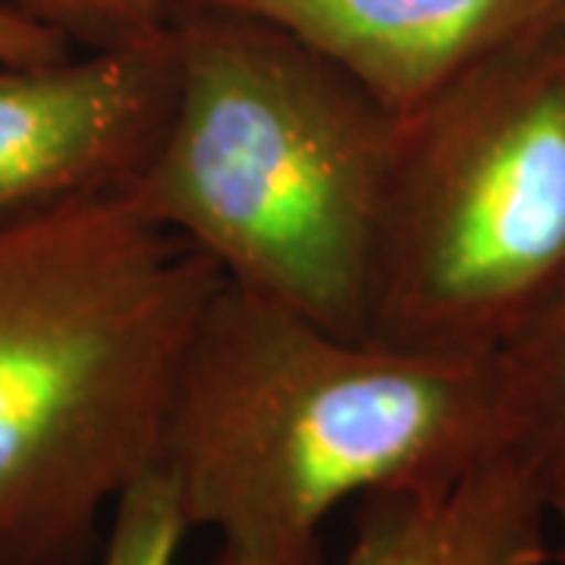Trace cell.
<instances>
[{
	"mask_svg": "<svg viewBox=\"0 0 565 565\" xmlns=\"http://www.w3.org/2000/svg\"><path fill=\"white\" fill-rule=\"evenodd\" d=\"M515 446L500 355L340 337L221 282L182 355L161 459L221 565H321L345 500L440 493Z\"/></svg>",
	"mask_w": 565,
	"mask_h": 565,
	"instance_id": "cell-1",
	"label": "cell"
},
{
	"mask_svg": "<svg viewBox=\"0 0 565 565\" xmlns=\"http://www.w3.org/2000/svg\"><path fill=\"white\" fill-rule=\"evenodd\" d=\"M223 274L120 192L0 223V565H88Z\"/></svg>",
	"mask_w": 565,
	"mask_h": 565,
	"instance_id": "cell-2",
	"label": "cell"
},
{
	"mask_svg": "<svg viewBox=\"0 0 565 565\" xmlns=\"http://www.w3.org/2000/svg\"><path fill=\"white\" fill-rule=\"evenodd\" d=\"M170 39L173 102L120 195L226 282L364 340L399 117L277 25L173 7Z\"/></svg>",
	"mask_w": 565,
	"mask_h": 565,
	"instance_id": "cell-3",
	"label": "cell"
},
{
	"mask_svg": "<svg viewBox=\"0 0 565 565\" xmlns=\"http://www.w3.org/2000/svg\"><path fill=\"white\" fill-rule=\"evenodd\" d=\"M565 299V13L399 117L364 340L493 355Z\"/></svg>",
	"mask_w": 565,
	"mask_h": 565,
	"instance_id": "cell-4",
	"label": "cell"
},
{
	"mask_svg": "<svg viewBox=\"0 0 565 565\" xmlns=\"http://www.w3.org/2000/svg\"><path fill=\"white\" fill-rule=\"evenodd\" d=\"M173 85L170 25L82 57L0 61V223L120 192L161 136Z\"/></svg>",
	"mask_w": 565,
	"mask_h": 565,
	"instance_id": "cell-5",
	"label": "cell"
},
{
	"mask_svg": "<svg viewBox=\"0 0 565 565\" xmlns=\"http://www.w3.org/2000/svg\"><path fill=\"white\" fill-rule=\"evenodd\" d=\"M277 25L323 54L393 117L509 41L565 13V0H177Z\"/></svg>",
	"mask_w": 565,
	"mask_h": 565,
	"instance_id": "cell-6",
	"label": "cell"
},
{
	"mask_svg": "<svg viewBox=\"0 0 565 565\" xmlns=\"http://www.w3.org/2000/svg\"><path fill=\"white\" fill-rule=\"evenodd\" d=\"M546 515L544 471L512 446L440 493L364 497L343 565H546Z\"/></svg>",
	"mask_w": 565,
	"mask_h": 565,
	"instance_id": "cell-7",
	"label": "cell"
},
{
	"mask_svg": "<svg viewBox=\"0 0 565 565\" xmlns=\"http://www.w3.org/2000/svg\"><path fill=\"white\" fill-rule=\"evenodd\" d=\"M515 446L527 449L546 487H565V299L546 308L500 352Z\"/></svg>",
	"mask_w": 565,
	"mask_h": 565,
	"instance_id": "cell-8",
	"label": "cell"
},
{
	"mask_svg": "<svg viewBox=\"0 0 565 565\" xmlns=\"http://www.w3.org/2000/svg\"><path fill=\"white\" fill-rule=\"evenodd\" d=\"M189 531L173 475L151 465L114 503L102 565H177Z\"/></svg>",
	"mask_w": 565,
	"mask_h": 565,
	"instance_id": "cell-9",
	"label": "cell"
},
{
	"mask_svg": "<svg viewBox=\"0 0 565 565\" xmlns=\"http://www.w3.org/2000/svg\"><path fill=\"white\" fill-rule=\"evenodd\" d=\"M173 7L177 0H0V10L88 51L161 39Z\"/></svg>",
	"mask_w": 565,
	"mask_h": 565,
	"instance_id": "cell-10",
	"label": "cell"
},
{
	"mask_svg": "<svg viewBox=\"0 0 565 565\" xmlns=\"http://www.w3.org/2000/svg\"><path fill=\"white\" fill-rule=\"evenodd\" d=\"M73 44L51 29L22 20L17 13L0 10V61L7 63H39L70 54Z\"/></svg>",
	"mask_w": 565,
	"mask_h": 565,
	"instance_id": "cell-11",
	"label": "cell"
},
{
	"mask_svg": "<svg viewBox=\"0 0 565 565\" xmlns=\"http://www.w3.org/2000/svg\"><path fill=\"white\" fill-rule=\"evenodd\" d=\"M550 512L559 519V527H563V563H565V487H550Z\"/></svg>",
	"mask_w": 565,
	"mask_h": 565,
	"instance_id": "cell-12",
	"label": "cell"
}]
</instances>
